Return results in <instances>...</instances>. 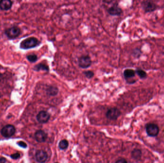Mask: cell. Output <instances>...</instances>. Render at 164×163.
Segmentation results:
<instances>
[{
	"label": "cell",
	"instance_id": "8",
	"mask_svg": "<svg viewBox=\"0 0 164 163\" xmlns=\"http://www.w3.org/2000/svg\"><path fill=\"white\" fill-rule=\"evenodd\" d=\"M50 119V114L46 111H41L37 116V119L39 123L45 124L48 122Z\"/></svg>",
	"mask_w": 164,
	"mask_h": 163
},
{
	"label": "cell",
	"instance_id": "20",
	"mask_svg": "<svg viewBox=\"0 0 164 163\" xmlns=\"http://www.w3.org/2000/svg\"><path fill=\"white\" fill-rule=\"evenodd\" d=\"M84 74L86 77H88V79H91L94 76V73L92 71H89V70L85 72Z\"/></svg>",
	"mask_w": 164,
	"mask_h": 163
},
{
	"label": "cell",
	"instance_id": "5",
	"mask_svg": "<svg viewBox=\"0 0 164 163\" xmlns=\"http://www.w3.org/2000/svg\"><path fill=\"white\" fill-rule=\"evenodd\" d=\"M121 112L117 108H112L108 110L106 113V116L108 119L112 120H116L121 115Z\"/></svg>",
	"mask_w": 164,
	"mask_h": 163
},
{
	"label": "cell",
	"instance_id": "12",
	"mask_svg": "<svg viewBox=\"0 0 164 163\" xmlns=\"http://www.w3.org/2000/svg\"><path fill=\"white\" fill-rule=\"evenodd\" d=\"M12 6L11 0H1L0 1V9L2 10L7 11L10 9Z\"/></svg>",
	"mask_w": 164,
	"mask_h": 163
},
{
	"label": "cell",
	"instance_id": "23",
	"mask_svg": "<svg viewBox=\"0 0 164 163\" xmlns=\"http://www.w3.org/2000/svg\"><path fill=\"white\" fill-rule=\"evenodd\" d=\"M18 144L22 147L26 148L27 147L26 144L23 142H19V143H18Z\"/></svg>",
	"mask_w": 164,
	"mask_h": 163
},
{
	"label": "cell",
	"instance_id": "19",
	"mask_svg": "<svg viewBox=\"0 0 164 163\" xmlns=\"http://www.w3.org/2000/svg\"><path fill=\"white\" fill-rule=\"evenodd\" d=\"M27 59L31 62H35L37 60V57L35 54H31L27 56Z\"/></svg>",
	"mask_w": 164,
	"mask_h": 163
},
{
	"label": "cell",
	"instance_id": "4",
	"mask_svg": "<svg viewBox=\"0 0 164 163\" xmlns=\"http://www.w3.org/2000/svg\"><path fill=\"white\" fill-rule=\"evenodd\" d=\"M21 30L18 27L13 26L7 29L5 31V34L10 39H14L20 35Z\"/></svg>",
	"mask_w": 164,
	"mask_h": 163
},
{
	"label": "cell",
	"instance_id": "7",
	"mask_svg": "<svg viewBox=\"0 0 164 163\" xmlns=\"http://www.w3.org/2000/svg\"><path fill=\"white\" fill-rule=\"evenodd\" d=\"M92 64L91 58L88 56H83L78 60L79 67L83 68H86L90 67Z\"/></svg>",
	"mask_w": 164,
	"mask_h": 163
},
{
	"label": "cell",
	"instance_id": "3",
	"mask_svg": "<svg viewBox=\"0 0 164 163\" xmlns=\"http://www.w3.org/2000/svg\"><path fill=\"white\" fill-rule=\"evenodd\" d=\"M142 6L146 13L152 12L157 9V5L151 0H144L142 3Z\"/></svg>",
	"mask_w": 164,
	"mask_h": 163
},
{
	"label": "cell",
	"instance_id": "6",
	"mask_svg": "<svg viewBox=\"0 0 164 163\" xmlns=\"http://www.w3.org/2000/svg\"><path fill=\"white\" fill-rule=\"evenodd\" d=\"M16 132V129L12 125L5 126L1 130V134L4 137L6 138L10 137L14 135Z\"/></svg>",
	"mask_w": 164,
	"mask_h": 163
},
{
	"label": "cell",
	"instance_id": "1",
	"mask_svg": "<svg viewBox=\"0 0 164 163\" xmlns=\"http://www.w3.org/2000/svg\"><path fill=\"white\" fill-rule=\"evenodd\" d=\"M40 42L37 38L35 37H30L22 41L20 43L21 48L24 49H30L35 48L40 45Z\"/></svg>",
	"mask_w": 164,
	"mask_h": 163
},
{
	"label": "cell",
	"instance_id": "11",
	"mask_svg": "<svg viewBox=\"0 0 164 163\" xmlns=\"http://www.w3.org/2000/svg\"><path fill=\"white\" fill-rule=\"evenodd\" d=\"M108 12L110 15L112 16H119L122 13L121 9L119 7L117 4H115L108 10Z\"/></svg>",
	"mask_w": 164,
	"mask_h": 163
},
{
	"label": "cell",
	"instance_id": "22",
	"mask_svg": "<svg viewBox=\"0 0 164 163\" xmlns=\"http://www.w3.org/2000/svg\"><path fill=\"white\" fill-rule=\"evenodd\" d=\"M116 163H127L128 161L126 160V159H120L118 160L117 161H116Z\"/></svg>",
	"mask_w": 164,
	"mask_h": 163
},
{
	"label": "cell",
	"instance_id": "2",
	"mask_svg": "<svg viewBox=\"0 0 164 163\" xmlns=\"http://www.w3.org/2000/svg\"><path fill=\"white\" fill-rule=\"evenodd\" d=\"M145 128L146 133L149 137H157L160 132L159 126L154 123H148L145 125Z\"/></svg>",
	"mask_w": 164,
	"mask_h": 163
},
{
	"label": "cell",
	"instance_id": "9",
	"mask_svg": "<svg viewBox=\"0 0 164 163\" xmlns=\"http://www.w3.org/2000/svg\"><path fill=\"white\" fill-rule=\"evenodd\" d=\"M36 159L39 163H44L47 161L48 155L47 153L43 150H38L35 155Z\"/></svg>",
	"mask_w": 164,
	"mask_h": 163
},
{
	"label": "cell",
	"instance_id": "15",
	"mask_svg": "<svg viewBox=\"0 0 164 163\" xmlns=\"http://www.w3.org/2000/svg\"><path fill=\"white\" fill-rule=\"evenodd\" d=\"M59 92V89L57 87L54 86H50L47 88L46 90V93L47 95L51 96H54L57 95Z\"/></svg>",
	"mask_w": 164,
	"mask_h": 163
},
{
	"label": "cell",
	"instance_id": "24",
	"mask_svg": "<svg viewBox=\"0 0 164 163\" xmlns=\"http://www.w3.org/2000/svg\"><path fill=\"white\" fill-rule=\"evenodd\" d=\"M6 162V160L4 158H1L0 159V163H4Z\"/></svg>",
	"mask_w": 164,
	"mask_h": 163
},
{
	"label": "cell",
	"instance_id": "13",
	"mask_svg": "<svg viewBox=\"0 0 164 163\" xmlns=\"http://www.w3.org/2000/svg\"><path fill=\"white\" fill-rule=\"evenodd\" d=\"M142 156V152L139 149H134L131 152L132 159L136 161H140Z\"/></svg>",
	"mask_w": 164,
	"mask_h": 163
},
{
	"label": "cell",
	"instance_id": "17",
	"mask_svg": "<svg viewBox=\"0 0 164 163\" xmlns=\"http://www.w3.org/2000/svg\"><path fill=\"white\" fill-rule=\"evenodd\" d=\"M34 69L35 70H37V71H40V70H42L48 71L49 70V68L46 65L42 64V63H40L39 64L35 66Z\"/></svg>",
	"mask_w": 164,
	"mask_h": 163
},
{
	"label": "cell",
	"instance_id": "21",
	"mask_svg": "<svg viewBox=\"0 0 164 163\" xmlns=\"http://www.w3.org/2000/svg\"><path fill=\"white\" fill-rule=\"evenodd\" d=\"M20 156V154L18 153H16V154L11 155V156L12 159H18V158H19Z\"/></svg>",
	"mask_w": 164,
	"mask_h": 163
},
{
	"label": "cell",
	"instance_id": "18",
	"mask_svg": "<svg viewBox=\"0 0 164 163\" xmlns=\"http://www.w3.org/2000/svg\"><path fill=\"white\" fill-rule=\"evenodd\" d=\"M69 146V142L66 140H62L59 143V147L61 150H65L67 149Z\"/></svg>",
	"mask_w": 164,
	"mask_h": 163
},
{
	"label": "cell",
	"instance_id": "16",
	"mask_svg": "<svg viewBox=\"0 0 164 163\" xmlns=\"http://www.w3.org/2000/svg\"><path fill=\"white\" fill-rule=\"evenodd\" d=\"M136 72L139 77L142 80L146 79V77H148V74L146 73V72L141 68H137L136 70Z\"/></svg>",
	"mask_w": 164,
	"mask_h": 163
},
{
	"label": "cell",
	"instance_id": "14",
	"mask_svg": "<svg viewBox=\"0 0 164 163\" xmlns=\"http://www.w3.org/2000/svg\"><path fill=\"white\" fill-rule=\"evenodd\" d=\"M136 71L132 69H126L124 71V75L126 80H130L136 76Z\"/></svg>",
	"mask_w": 164,
	"mask_h": 163
},
{
	"label": "cell",
	"instance_id": "10",
	"mask_svg": "<svg viewBox=\"0 0 164 163\" xmlns=\"http://www.w3.org/2000/svg\"><path fill=\"white\" fill-rule=\"evenodd\" d=\"M47 137L48 136L47 133L42 130H38L36 132L35 134V139L39 143L45 142L47 140Z\"/></svg>",
	"mask_w": 164,
	"mask_h": 163
}]
</instances>
